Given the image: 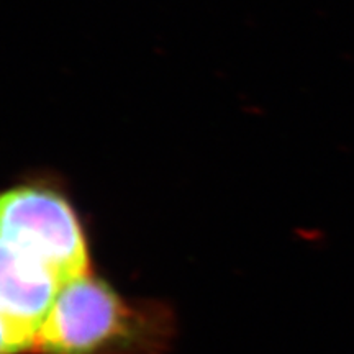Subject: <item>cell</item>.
Masks as SVG:
<instances>
[{
    "instance_id": "1",
    "label": "cell",
    "mask_w": 354,
    "mask_h": 354,
    "mask_svg": "<svg viewBox=\"0 0 354 354\" xmlns=\"http://www.w3.org/2000/svg\"><path fill=\"white\" fill-rule=\"evenodd\" d=\"M174 333L167 305L127 300L86 274L61 287L35 346L44 354H167Z\"/></svg>"
},
{
    "instance_id": "2",
    "label": "cell",
    "mask_w": 354,
    "mask_h": 354,
    "mask_svg": "<svg viewBox=\"0 0 354 354\" xmlns=\"http://www.w3.org/2000/svg\"><path fill=\"white\" fill-rule=\"evenodd\" d=\"M0 240L48 266L63 284L88 274L81 216L51 172L25 177L0 196Z\"/></svg>"
},
{
    "instance_id": "3",
    "label": "cell",
    "mask_w": 354,
    "mask_h": 354,
    "mask_svg": "<svg viewBox=\"0 0 354 354\" xmlns=\"http://www.w3.org/2000/svg\"><path fill=\"white\" fill-rule=\"evenodd\" d=\"M63 286L48 266L0 240V315L38 336Z\"/></svg>"
},
{
    "instance_id": "4",
    "label": "cell",
    "mask_w": 354,
    "mask_h": 354,
    "mask_svg": "<svg viewBox=\"0 0 354 354\" xmlns=\"http://www.w3.org/2000/svg\"><path fill=\"white\" fill-rule=\"evenodd\" d=\"M37 344V335L0 315V354H17Z\"/></svg>"
}]
</instances>
